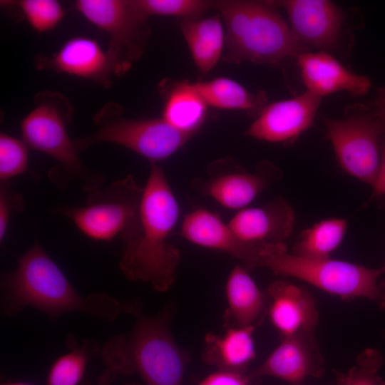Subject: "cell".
Listing matches in <instances>:
<instances>
[{
	"mask_svg": "<svg viewBox=\"0 0 385 385\" xmlns=\"http://www.w3.org/2000/svg\"><path fill=\"white\" fill-rule=\"evenodd\" d=\"M1 4L16 9L35 31L43 33L54 29L65 15L56 0L1 1Z\"/></svg>",
	"mask_w": 385,
	"mask_h": 385,
	"instance_id": "4316f807",
	"label": "cell"
},
{
	"mask_svg": "<svg viewBox=\"0 0 385 385\" xmlns=\"http://www.w3.org/2000/svg\"><path fill=\"white\" fill-rule=\"evenodd\" d=\"M324 122L325 138L331 143L342 169L373 187L380 165L384 119L369 103L348 107L344 118H325Z\"/></svg>",
	"mask_w": 385,
	"mask_h": 385,
	"instance_id": "9c48e42d",
	"label": "cell"
},
{
	"mask_svg": "<svg viewBox=\"0 0 385 385\" xmlns=\"http://www.w3.org/2000/svg\"><path fill=\"white\" fill-rule=\"evenodd\" d=\"M123 113L117 103L105 105L94 115L98 129L73 140L78 151L98 143H112L157 163L173 155L190 138L163 118L128 119L122 117Z\"/></svg>",
	"mask_w": 385,
	"mask_h": 385,
	"instance_id": "ba28073f",
	"label": "cell"
},
{
	"mask_svg": "<svg viewBox=\"0 0 385 385\" xmlns=\"http://www.w3.org/2000/svg\"><path fill=\"white\" fill-rule=\"evenodd\" d=\"M282 177L281 170L268 160L247 172L227 157L211 163L207 177L193 180L192 186L224 207L240 210Z\"/></svg>",
	"mask_w": 385,
	"mask_h": 385,
	"instance_id": "8fae6325",
	"label": "cell"
},
{
	"mask_svg": "<svg viewBox=\"0 0 385 385\" xmlns=\"http://www.w3.org/2000/svg\"><path fill=\"white\" fill-rule=\"evenodd\" d=\"M143 187L132 175L88 193L81 207L59 206L53 213L71 220L87 237L110 241L119 237L123 243L140 230Z\"/></svg>",
	"mask_w": 385,
	"mask_h": 385,
	"instance_id": "52a82bcc",
	"label": "cell"
},
{
	"mask_svg": "<svg viewBox=\"0 0 385 385\" xmlns=\"http://www.w3.org/2000/svg\"><path fill=\"white\" fill-rule=\"evenodd\" d=\"M238 239L258 251L266 245L284 243L294 225L290 205L277 197L262 206L239 210L228 222Z\"/></svg>",
	"mask_w": 385,
	"mask_h": 385,
	"instance_id": "2e32d148",
	"label": "cell"
},
{
	"mask_svg": "<svg viewBox=\"0 0 385 385\" xmlns=\"http://www.w3.org/2000/svg\"><path fill=\"white\" fill-rule=\"evenodd\" d=\"M324 369V359L314 332H299L281 337L278 346L249 376L255 384L262 377L272 376L300 385L309 377L322 376Z\"/></svg>",
	"mask_w": 385,
	"mask_h": 385,
	"instance_id": "7c38bea8",
	"label": "cell"
},
{
	"mask_svg": "<svg viewBox=\"0 0 385 385\" xmlns=\"http://www.w3.org/2000/svg\"><path fill=\"white\" fill-rule=\"evenodd\" d=\"M258 266L275 274L292 277L343 299L366 298L385 307V264L369 268L342 260L310 259L287 251L284 243L263 247Z\"/></svg>",
	"mask_w": 385,
	"mask_h": 385,
	"instance_id": "5b68a950",
	"label": "cell"
},
{
	"mask_svg": "<svg viewBox=\"0 0 385 385\" xmlns=\"http://www.w3.org/2000/svg\"><path fill=\"white\" fill-rule=\"evenodd\" d=\"M296 58L307 91L321 98L339 91L362 96L371 87L366 76L350 72L327 51L304 52Z\"/></svg>",
	"mask_w": 385,
	"mask_h": 385,
	"instance_id": "d6986e66",
	"label": "cell"
},
{
	"mask_svg": "<svg viewBox=\"0 0 385 385\" xmlns=\"http://www.w3.org/2000/svg\"><path fill=\"white\" fill-rule=\"evenodd\" d=\"M67 344L70 351L58 356L49 367L46 385H78L85 376L91 354L97 349L90 342L79 345L73 336H68Z\"/></svg>",
	"mask_w": 385,
	"mask_h": 385,
	"instance_id": "484cf974",
	"label": "cell"
},
{
	"mask_svg": "<svg viewBox=\"0 0 385 385\" xmlns=\"http://www.w3.org/2000/svg\"><path fill=\"white\" fill-rule=\"evenodd\" d=\"M180 234L196 245L219 250L237 259L248 271L258 266V251L240 241L228 224L210 210L198 208L185 214Z\"/></svg>",
	"mask_w": 385,
	"mask_h": 385,
	"instance_id": "e0dca14e",
	"label": "cell"
},
{
	"mask_svg": "<svg viewBox=\"0 0 385 385\" xmlns=\"http://www.w3.org/2000/svg\"><path fill=\"white\" fill-rule=\"evenodd\" d=\"M179 217V206L163 170L150 163L143 187L138 235L124 243L119 267L130 280L165 292L173 284L180 252L170 240Z\"/></svg>",
	"mask_w": 385,
	"mask_h": 385,
	"instance_id": "6da1fadb",
	"label": "cell"
},
{
	"mask_svg": "<svg viewBox=\"0 0 385 385\" xmlns=\"http://www.w3.org/2000/svg\"><path fill=\"white\" fill-rule=\"evenodd\" d=\"M1 385H36L34 384L24 382V381H6L1 384Z\"/></svg>",
	"mask_w": 385,
	"mask_h": 385,
	"instance_id": "d590c367",
	"label": "cell"
},
{
	"mask_svg": "<svg viewBox=\"0 0 385 385\" xmlns=\"http://www.w3.org/2000/svg\"><path fill=\"white\" fill-rule=\"evenodd\" d=\"M267 294L272 299L270 319L281 337L314 332L319 312L314 298L304 287L277 280L269 285Z\"/></svg>",
	"mask_w": 385,
	"mask_h": 385,
	"instance_id": "ac0fdd59",
	"label": "cell"
},
{
	"mask_svg": "<svg viewBox=\"0 0 385 385\" xmlns=\"http://www.w3.org/2000/svg\"><path fill=\"white\" fill-rule=\"evenodd\" d=\"M34 65L38 71H52L91 80L104 88L111 76H118L115 61L95 39L77 36L68 39L51 56L37 55Z\"/></svg>",
	"mask_w": 385,
	"mask_h": 385,
	"instance_id": "4fadbf2b",
	"label": "cell"
},
{
	"mask_svg": "<svg viewBox=\"0 0 385 385\" xmlns=\"http://www.w3.org/2000/svg\"><path fill=\"white\" fill-rule=\"evenodd\" d=\"M374 111L385 122V88L379 89L376 98L370 103Z\"/></svg>",
	"mask_w": 385,
	"mask_h": 385,
	"instance_id": "836d02e7",
	"label": "cell"
},
{
	"mask_svg": "<svg viewBox=\"0 0 385 385\" xmlns=\"http://www.w3.org/2000/svg\"><path fill=\"white\" fill-rule=\"evenodd\" d=\"M370 200L385 195V133L380 145V165Z\"/></svg>",
	"mask_w": 385,
	"mask_h": 385,
	"instance_id": "d6a6232c",
	"label": "cell"
},
{
	"mask_svg": "<svg viewBox=\"0 0 385 385\" xmlns=\"http://www.w3.org/2000/svg\"><path fill=\"white\" fill-rule=\"evenodd\" d=\"M272 2L277 7L286 10L291 30L304 46L311 45L322 51L336 46L346 15L332 1L284 0Z\"/></svg>",
	"mask_w": 385,
	"mask_h": 385,
	"instance_id": "9a60e30c",
	"label": "cell"
},
{
	"mask_svg": "<svg viewBox=\"0 0 385 385\" xmlns=\"http://www.w3.org/2000/svg\"><path fill=\"white\" fill-rule=\"evenodd\" d=\"M346 228L344 219L322 220L300 235L292 253L310 259L329 258L330 253L342 242Z\"/></svg>",
	"mask_w": 385,
	"mask_h": 385,
	"instance_id": "d4e9b609",
	"label": "cell"
},
{
	"mask_svg": "<svg viewBox=\"0 0 385 385\" xmlns=\"http://www.w3.org/2000/svg\"><path fill=\"white\" fill-rule=\"evenodd\" d=\"M225 296L230 314L237 327H255L265 312V297L242 265H237L230 271Z\"/></svg>",
	"mask_w": 385,
	"mask_h": 385,
	"instance_id": "603a6c76",
	"label": "cell"
},
{
	"mask_svg": "<svg viewBox=\"0 0 385 385\" xmlns=\"http://www.w3.org/2000/svg\"><path fill=\"white\" fill-rule=\"evenodd\" d=\"M124 385H140V384H137V383H129V384H125Z\"/></svg>",
	"mask_w": 385,
	"mask_h": 385,
	"instance_id": "8d00e7d4",
	"label": "cell"
},
{
	"mask_svg": "<svg viewBox=\"0 0 385 385\" xmlns=\"http://www.w3.org/2000/svg\"><path fill=\"white\" fill-rule=\"evenodd\" d=\"M24 208L23 196L14 192L8 182L1 183L0 187V241L4 240L11 213Z\"/></svg>",
	"mask_w": 385,
	"mask_h": 385,
	"instance_id": "4dcf8cb0",
	"label": "cell"
},
{
	"mask_svg": "<svg viewBox=\"0 0 385 385\" xmlns=\"http://www.w3.org/2000/svg\"><path fill=\"white\" fill-rule=\"evenodd\" d=\"M34 104L20 124L22 140L29 148L54 159L59 173L77 180L86 192L99 189L103 175L81 162L74 141L68 134L66 126L73 108L67 98L58 92L43 91L35 95Z\"/></svg>",
	"mask_w": 385,
	"mask_h": 385,
	"instance_id": "8992f818",
	"label": "cell"
},
{
	"mask_svg": "<svg viewBox=\"0 0 385 385\" xmlns=\"http://www.w3.org/2000/svg\"><path fill=\"white\" fill-rule=\"evenodd\" d=\"M134 6L148 18L150 16H173L180 19H194L202 15L215 1L205 0H131Z\"/></svg>",
	"mask_w": 385,
	"mask_h": 385,
	"instance_id": "83f0119b",
	"label": "cell"
},
{
	"mask_svg": "<svg viewBox=\"0 0 385 385\" xmlns=\"http://www.w3.org/2000/svg\"><path fill=\"white\" fill-rule=\"evenodd\" d=\"M322 98L306 91L292 98L267 104L245 134L271 143H291L309 128Z\"/></svg>",
	"mask_w": 385,
	"mask_h": 385,
	"instance_id": "5bb4252c",
	"label": "cell"
},
{
	"mask_svg": "<svg viewBox=\"0 0 385 385\" xmlns=\"http://www.w3.org/2000/svg\"><path fill=\"white\" fill-rule=\"evenodd\" d=\"M193 84L208 106L244 111L250 116L257 118L267 105L265 92L250 91L229 78L218 77Z\"/></svg>",
	"mask_w": 385,
	"mask_h": 385,
	"instance_id": "cb8c5ba5",
	"label": "cell"
},
{
	"mask_svg": "<svg viewBox=\"0 0 385 385\" xmlns=\"http://www.w3.org/2000/svg\"><path fill=\"white\" fill-rule=\"evenodd\" d=\"M383 364L380 352L366 349L356 359V365L347 372L334 370L337 385H385V381L378 374Z\"/></svg>",
	"mask_w": 385,
	"mask_h": 385,
	"instance_id": "f1b7e54d",
	"label": "cell"
},
{
	"mask_svg": "<svg viewBox=\"0 0 385 385\" xmlns=\"http://www.w3.org/2000/svg\"><path fill=\"white\" fill-rule=\"evenodd\" d=\"M115 378V375L111 370L106 369L98 378L97 385H110Z\"/></svg>",
	"mask_w": 385,
	"mask_h": 385,
	"instance_id": "e575fe53",
	"label": "cell"
},
{
	"mask_svg": "<svg viewBox=\"0 0 385 385\" xmlns=\"http://www.w3.org/2000/svg\"><path fill=\"white\" fill-rule=\"evenodd\" d=\"M225 29V61L278 66L304 52L272 1H215Z\"/></svg>",
	"mask_w": 385,
	"mask_h": 385,
	"instance_id": "277c9868",
	"label": "cell"
},
{
	"mask_svg": "<svg viewBox=\"0 0 385 385\" xmlns=\"http://www.w3.org/2000/svg\"><path fill=\"white\" fill-rule=\"evenodd\" d=\"M122 309L135 323L128 334L114 336L104 345L101 357L107 369L118 376L137 374L145 385H183L188 356L170 330L171 308L148 315L133 299Z\"/></svg>",
	"mask_w": 385,
	"mask_h": 385,
	"instance_id": "3957f363",
	"label": "cell"
},
{
	"mask_svg": "<svg viewBox=\"0 0 385 385\" xmlns=\"http://www.w3.org/2000/svg\"><path fill=\"white\" fill-rule=\"evenodd\" d=\"M28 146L23 140L0 134V180L8 182L28 169Z\"/></svg>",
	"mask_w": 385,
	"mask_h": 385,
	"instance_id": "f546056e",
	"label": "cell"
},
{
	"mask_svg": "<svg viewBox=\"0 0 385 385\" xmlns=\"http://www.w3.org/2000/svg\"><path fill=\"white\" fill-rule=\"evenodd\" d=\"M255 327H235L223 334L209 333L205 338L203 361L217 370L246 372L255 357Z\"/></svg>",
	"mask_w": 385,
	"mask_h": 385,
	"instance_id": "44dd1931",
	"label": "cell"
},
{
	"mask_svg": "<svg viewBox=\"0 0 385 385\" xmlns=\"http://www.w3.org/2000/svg\"><path fill=\"white\" fill-rule=\"evenodd\" d=\"M160 89L164 98L161 118L191 138L205 123L208 106L193 83L163 81Z\"/></svg>",
	"mask_w": 385,
	"mask_h": 385,
	"instance_id": "ffe728a7",
	"label": "cell"
},
{
	"mask_svg": "<svg viewBox=\"0 0 385 385\" xmlns=\"http://www.w3.org/2000/svg\"><path fill=\"white\" fill-rule=\"evenodd\" d=\"M180 28L192 58L203 74L219 61L225 44V32L221 16L180 19Z\"/></svg>",
	"mask_w": 385,
	"mask_h": 385,
	"instance_id": "7402d4cb",
	"label": "cell"
},
{
	"mask_svg": "<svg viewBox=\"0 0 385 385\" xmlns=\"http://www.w3.org/2000/svg\"><path fill=\"white\" fill-rule=\"evenodd\" d=\"M75 9L109 36L108 49L118 76L127 72L142 54L150 29L148 17L131 0H78Z\"/></svg>",
	"mask_w": 385,
	"mask_h": 385,
	"instance_id": "30bf717a",
	"label": "cell"
},
{
	"mask_svg": "<svg viewBox=\"0 0 385 385\" xmlns=\"http://www.w3.org/2000/svg\"><path fill=\"white\" fill-rule=\"evenodd\" d=\"M1 291V312L6 316L31 307L52 319L65 313L83 312L110 322L122 309L109 295L79 294L38 242L19 258L14 270L4 274Z\"/></svg>",
	"mask_w": 385,
	"mask_h": 385,
	"instance_id": "7a4b0ae2",
	"label": "cell"
},
{
	"mask_svg": "<svg viewBox=\"0 0 385 385\" xmlns=\"http://www.w3.org/2000/svg\"><path fill=\"white\" fill-rule=\"evenodd\" d=\"M246 372L217 370L203 379L197 385H255Z\"/></svg>",
	"mask_w": 385,
	"mask_h": 385,
	"instance_id": "1f68e13d",
	"label": "cell"
}]
</instances>
